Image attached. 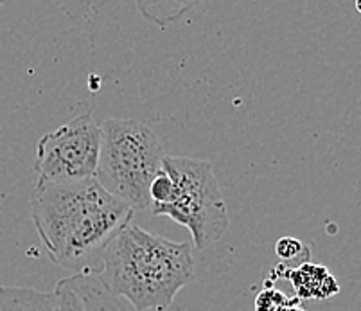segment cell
<instances>
[{
  "label": "cell",
  "instance_id": "cell-10",
  "mask_svg": "<svg viewBox=\"0 0 361 311\" xmlns=\"http://www.w3.org/2000/svg\"><path fill=\"white\" fill-rule=\"evenodd\" d=\"M297 297L290 299L284 291L277 290L274 286H264L254 300L255 311H284L288 306L297 303Z\"/></svg>",
  "mask_w": 361,
  "mask_h": 311
},
{
  "label": "cell",
  "instance_id": "cell-6",
  "mask_svg": "<svg viewBox=\"0 0 361 311\" xmlns=\"http://www.w3.org/2000/svg\"><path fill=\"white\" fill-rule=\"evenodd\" d=\"M60 311H133L101 283L97 272L83 270L63 277L54 286Z\"/></svg>",
  "mask_w": 361,
  "mask_h": 311
},
{
  "label": "cell",
  "instance_id": "cell-9",
  "mask_svg": "<svg viewBox=\"0 0 361 311\" xmlns=\"http://www.w3.org/2000/svg\"><path fill=\"white\" fill-rule=\"evenodd\" d=\"M275 254H277L279 260L282 261L281 264L288 268H297L302 263H307L310 261V248L302 243L297 238H281V240L275 243Z\"/></svg>",
  "mask_w": 361,
  "mask_h": 311
},
{
  "label": "cell",
  "instance_id": "cell-11",
  "mask_svg": "<svg viewBox=\"0 0 361 311\" xmlns=\"http://www.w3.org/2000/svg\"><path fill=\"white\" fill-rule=\"evenodd\" d=\"M173 188H175V185H173L171 176L160 168V171L157 173V176L153 178V182H151L149 185V209H157L166 205L171 200V195H173Z\"/></svg>",
  "mask_w": 361,
  "mask_h": 311
},
{
  "label": "cell",
  "instance_id": "cell-2",
  "mask_svg": "<svg viewBox=\"0 0 361 311\" xmlns=\"http://www.w3.org/2000/svg\"><path fill=\"white\" fill-rule=\"evenodd\" d=\"M101 283L137 311H166L195 279L192 247L128 224L101 252Z\"/></svg>",
  "mask_w": 361,
  "mask_h": 311
},
{
  "label": "cell",
  "instance_id": "cell-1",
  "mask_svg": "<svg viewBox=\"0 0 361 311\" xmlns=\"http://www.w3.org/2000/svg\"><path fill=\"white\" fill-rule=\"evenodd\" d=\"M131 216V207L108 195L96 178L36 184L31 195V219L42 245L52 263L74 274L99 257Z\"/></svg>",
  "mask_w": 361,
  "mask_h": 311
},
{
  "label": "cell",
  "instance_id": "cell-13",
  "mask_svg": "<svg viewBox=\"0 0 361 311\" xmlns=\"http://www.w3.org/2000/svg\"><path fill=\"white\" fill-rule=\"evenodd\" d=\"M356 9H357V13L361 15V0H357V2H356Z\"/></svg>",
  "mask_w": 361,
  "mask_h": 311
},
{
  "label": "cell",
  "instance_id": "cell-5",
  "mask_svg": "<svg viewBox=\"0 0 361 311\" xmlns=\"http://www.w3.org/2000/svg\"><path fill=\"white\" fill-rule=\"evenodd\" d=\"M101 128L90 112L72 117L36 144V184H71L96 176Z\"/></svg>",
  "mask_w": 361,
  "mask_h": 311
},
{
  "label": "cell",
  "instance_id": "cell-3",
  "mask_svg": "<svg viewBox=\"0 0 361 311\" xmlns=\"http://www.w3.org/2000/svg\"><path fill=\"white\" fill-rule=\"evenodd\" d=\"M101 128L96 182L131 211L151 207L149 185L162 168L164 150L147 124L106 119Z\"/></svg>",
  "mask_w": 361,
  "mask_h": 311
},
{
  "label": "cell",
  "instance_id": "cell-4",
  "mask_svg": "<svg viewBox=\"0 0 361 311\" xmlns=\"http://www.w3.org/2000/svg\"><path fill=\"white\" fill-rule=\"evenodd\" d=\"M162 169L175 188L169 202L151 212L183 225L198 250L218 243L228 231L231 219L211 162L191 157H164Z\"/></svg>",
  "mask_w": 361,
  "mask_h": 311
},
{
  "label": "cell",
  "instance_id": "cell-12",
  "mask_svg": "<svg viewBox=\"0 0 361 311\" xmlns=\"http://www.w3.org/2000/svg\"><path fill=\"white\" fill-rule=\"evenodd\" d=\"M284 311H306V310L300 306V300H297V303H293L291 306H288Z\"/></svg>",
  "mask_w": 361,
  "mask_h": 311
},
{
  "label": "cell",
  "instance_id": "cell-7",
  "mask_svg": "<svg viewBox=\"0 0 361 311\" xmlns=\"http://www.w3.org/2000/svg\"><path fill=\"white\" fill-rule=\"evenodd\" d=\"M286 277L293 284L298 300H326L336 295L338 291H340L338 281L334 279L333 274L326 267L313 264L310 261L302 263L297 268H288L284 264H279L277 268L271 270L270 277L264 283V286H274L275 279H286Z\"/></svg>",
  "mask_w": 361,
  "mask_h": 311
},
{
  "label": "cell",
  "instance_id": "cell-8",
  "mask_svg": "<svg viewBox=\"0 0 361 311\" xmlns=\"http://www.w3.org/2000/svg\"><path fill=\"white\" fill-rule=\"evenodd\" d=\"M0 311H60L56 291L0 284Z\"/></svg>",
  "mask_w": 361,
  "mask_h": 311
}]
</instances>
